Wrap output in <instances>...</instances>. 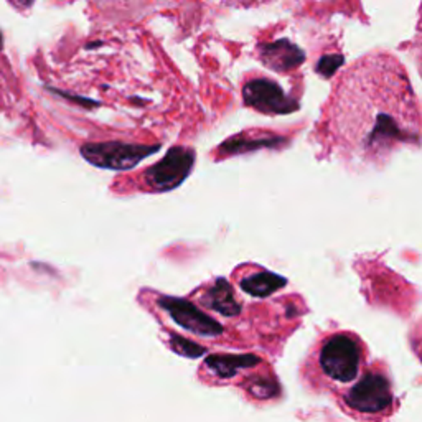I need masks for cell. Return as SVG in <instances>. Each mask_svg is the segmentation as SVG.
<instances>
[{"label": "cell", "mask_w": 422, "mask_h": 422, "mask_svg": "<svg viewBox=\"0 0 422 422\" xmlns=\"http://www.w3.org/2000/svg\"><path fill=\"white\" fill-rule=\"evenodd\" d=\"M48 91L55 92V94L62 96V98L64 99H70V101H75V103H79V104H84L86 107H96L99 106V101H94V99H90V98H83V96H75L71 94V92H64V91H60V90H55V88H47Z\"/></svg>", "instance_id": "15"}, {"label": "cell", "mask_w": 422, "mask_h": 422, "mask_svg": "<svg viewBox=\"0 0 422 422\" xmlns=\"http://www.w3.org/2000/svg\"><path fill=\"white\" fill-rule=\"evenodd\" d=\"M276 389L277 386L274 381H267V380H257L249 384V391H251V395L257 397V399H267V397L274 396Z\"/></svg>", "instance_id": "14"}, {"label": "cell", "mask_w": 422, "mask_h": 422, "mask_svg": "<svg viewBox=\"0 0 422 422\" xmlns=\"http://www.w3.org/2000/svg\"><path fill=\"white\" fill-rule=\"evenodd\" d=\"M343 63H345L343 55H325L321 56L319 63H317L315 71L320 76H324V78H332Z\"/></svg>", "instance_id": "12"}, {"label": "cell", "mask_w": 422, "mask_h": 422, "mask_svg": "<svg viewBox=\"0 0 422 422\" xmlns=\"http://www.w3.org/2000/svg\"><path fill=\"white\" fill-rule=\"evenodd\" d=\"M159 304L172 317V320L183 327L185 330L203 337V339L223 335L224 330L218 321L213 320L211 317H208L207 313L188 300L176 299V297H162V299H159Z\"/></svg>", "instance_id": "6"}, {"label": "cell", "mask_w": 422, "mask_h": 422, "mask_svg": "<svg viewBox=\"0 0 422 422\" xmlns=\"http://www.w3.org/2000/svg\"><path fill=\"white\" fill-rule=\"evenodd\" d=\"M243 99L246 106L263 114H291L300 107L295 98L285 94L279 84L267 78H256L244 84Z\"/></svg>", "instance_id": "5"}, {"label": "cell", "mask_w": 422, "mask_h": 422, "mask_svg": "<svg viewBox=\"0 0 422 422\" xmlns=\"http://www.w3.org/2000/svg\"><path fill=\"white\" fill-rule=\"evenodd\" d=\"M343 403L360 416H388L395 404L389 378L380 369H367L345 393Z\"/></svg>", "instance_id": "2"}, {"label": "cell", "mask_w": 422, "mask_h": 422, "mask_svg": "<svg viewBox=\"0 0 422 422\" xmlns=\"http://www.w3.org/2000/svg\"><path fill=\"white\" fill-rule=\"evenodd\" d=\"M172 337V350L176 353H180V355L183 356H188V358H196V356L203 355L205 353V348L203 347H198V345H195L193 341L190 340H183L180 339L179 335H170Z\"/></svg>", "instance_id": "13"}, {"label": "cell", "mask_w": 422, "mask_h": 422, "mask_svg": "<svg viewBox=\"0 0 422 422\" xmlns=\"http://www.w3.org/2000/svg\"><path fill=\"white\" fill-rule=\"evenodd\" d=\"M10 3H12V5L17 7L18 10H27V9H30L31 5H34L35 0H10Z\"/></svg>", "instance_id": "16"}, {"label": "cell", "mask_w": 422, "mask_h": 422, "mask_svg": "<svg viewBox=\"0 0 422 422\" xmlns=\"http://www.w3.org/2000/svg\"><path fill=\"white\" fill-rule=\"evenodd\" d=\"M285 284H287V280L284 277L272 274L266 269L264 271L249 272L246 277L239 280V287L252 297H269L279 291V289H282Z\"/></svg>", "instance_id": "10"}, {"label": "cell", "mask_w": 422, "mask_h": 422, "mask_svg": "<svg viewBox=\"0 0 422 422\" xmlns=\"http://www.w3.org/2000/svg\"><path fill=\"white\" fill-rule=\"evenodd\" d=\"M202 302L211 311L221 313L224 317L238 315L241 307L236 300L235 292L231 285L224 282L223 279H218L215 284L210 285L208 292L202 297Z\"/></svg>", "instance_id": "9"}, {"label": "cell", "mask_w": 422, "mask_h": 422, "mask_svg": "<svg viewBox=\"0 0 422 422\" xmlns=\"http://www.w3.org/2000/svg\"><path fill=\"white\" fill-rule=\"evenodd\" d=\"M195 166V152L188 147H172L160 162L148 167L144 180L150 190L170 192L185 182Z\"/></svg>", "instance_id": "4"}, {"label": "cell", "mask_w": 422, "mask_h": 422, "mask_svg": "<svg viewBox=\"0 0 422 422\" xmlns=\"http://www.w3.org/2000/svg\"><path fill=\"white\" fill-rule=\"evenodd\" d=\"M257 363H259V358L252 355H211L205 361V367L215 376L230 380V378L238 375L241 369Z\"/></svg>", "instance_id": "11"}, {"label": "cell", "mask_w": 422, "mask_h": 422, "mask_svg": "<svg viewBox=\"0 0 422 422\" xmlns=\"http://www.w3.org/2000/svg\"><path fill=\"white\" fill-rule=\"evenodd\" d=\"M160 146H144V144H126L118 140L98 144H84L81 155L94 167L107 170H129L139 166L148 155H154Z\"/></svg>", "instance_id": "3"}, {"label": "cell", "mask_w": 422, "mask_h": 422, "mask_svg": "<svg viewBox=\"0 0 422 422\" xmlns=\"http://www.w3.org/2000/svg\"><path fill=\"white\" fill-rule=\"evenodd\" d=\"M365 361V347L353 333H335L321 343L319 367L335 383H352L360 378Z\"/></svg>", "instance_id": "1"}, {"label": "cell", "mask_w": 422, "mask_h": 422, "mask_svg": "<svg viewBox=\"0 0 422 422\" xmlns=\"http://www.w3.org/2000/svg\"><path fill=\"white\" fill-rule=\"evenodd\" d=\"M282 144H287V139L280 137V135L239 134L221 144L218 152L223 155H235V154H244V152L257 150V148H276L282 146Z\"/></svg>", "instance_id": "8"}, {"label": "cell", "mask_w": 422, "mask_h": 422, "mask_svg": "<svg viewBox=\"0 0 422 422\" xmlns=\"http://www.w3.org/2000/svg\"><path fill=\"white\" fill-rule=\"evenodd\" d=\"M257 56L271 70L285 73L295 70L305 62V53L300 47L292 43L291 40L282 38L272 43H264L257 48Z\"/></svg>", "instance_id": "7"}, {"label": "cell", "mask_w": 422, "mask_h": 422, "mask_svg": "<svg viewBox=\"0 0 422 422\" xmlns=\"http://www.w3.org/2000/svg\"><path fill=\"white\" fill-rule=\"evenodd\" d=\"M99 45H103V43H90V45H86V48H88V50H90V48H96V47H99Z\"/></svg>", "instance_id": "18"}, {"label": "cell", "mask_w": 422, "mask_h": 422, "mask_svg": "<svg viewBox=\"0 0 422 422\" xmlns=\"http://www.w3.org/2000/svg\"><path fill=\"white\" fill-rule=\"evenodd\" d=\"M414 352L417 353V355H419V358L422 360V330H421V333H419V337H417L416 339V343H414Z\"/></svg>", "instance_id": "17"}]
</instances>
